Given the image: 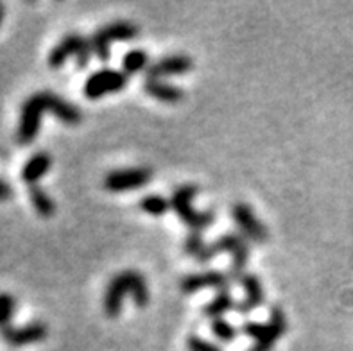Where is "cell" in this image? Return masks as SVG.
<instances>
[{
	"label": "cell",
	"mask_w": 353,
	"mask_h": 351,
	"mask_svg": "<svg viewBox=\"0 0 353 351\" xmlns=\"http://www.w3.org/2000/svg\"><path fill=\"white\" fill-rule=\"evenodd\" d=\"M45 112H50L54 117L65 124H79L81 112L74 104L65 101L52 92H36L23 103L20 110V122H18L17 140L22 146L29 143L38 137L41 126V117Z\"/></svg>",
	"instance_id": "6da1fadb"
},
{
	"label": "cell",
	"mask_w": 353,
	"mask_h": 351,
	"mask_svg": "<svg viewBox=\"0 0 353 351\" xmlns=\"http://www.w3.org/2000/svg\"><path fill=\"white\" fill-rule=\"evenodd\" d=\"M131 294L133 303L139 308H145L149 305L151 294H149L148 281L139 271L128 269V271L117 272L112 280L108 281L104 290L103 308L108 317H117L124 307V298Z\"/></svg>",
	"instance_id": "7a4b0ae2"
},
{
	"label": "cell",
	"mask_w": 353,
	"mask_h": 351,
	"mask_svg": "<svg viewBox=\"0 0 353 351\" xmlns=\"http://www.w3.org/2000/svg\"><path fill=\"white\" fill-rule=\"evenodd\" d=\"M197 196L196 185H181L176 188L170 196V206L174 210V214L185 226L190 228V232L201 233L205 228L212 226L215 221V214L212 210H197L192 205V201Z\"/></svg>",
	"instance_id": "3957f363"
},
{
	"label": "cell",
	"mask_w": 353,
	"mask_h": 351,
	"mask_svg": "<svg viewBox=\"0 0 353 351\" xmlns=\"http://www.w3.org/2000/svg\"><path fill=\"white\" fill-rule=\"evenodd\" d=\"M92 54H94V50H92L90 38H85V36L77 34V32H70V34L63 36L59 43L50 50L47 63H49L50 68H59L65 65V61L70 56H74L77 67L85 68L90 63Z\"/></svg>",
	"instance_id": "277c9868"
},
{
	"label": "cell",
	"mask_w": 353,
	"mask_h": 351,
	"mask_svg": "<svg viewBox=\"0 0 353 351\" xmlns=\"http://www.w3.org/2000/svg\"><path fill=\"white\" fill-rule=\"evenodd\" d=\"M139 36V27L133 26L131 22H125V20H119V22H112L108 26H103L97 32L92 34L90 38V43H92V50L97 56L101 61L106 63L110 59V47H112L113 41H125L133 40Z\"/></svg>",
	"instance_id": "5b68a950"
},
{
	"label": "cell",
	"mask_w": 353,
	"mask_h": 351,
	"mask_svg": "<svg viewBox=\"0 0 353 351\" xmlns=\"http://www.w3.org/2000/svg\"><path fill=\"white\" fill-rule=\"evenodd\" d=\"M217 253H230L232 257V267H230V274L233 280H241L242 276L246 274V265L250 260V244L248 239L241 233H224L223 237L214 242Z\"/></svg>",
	"instance_id": "8992f818"
},
{
	"label": "cell",
	"mask_w": 353,
	"mask_h": 351,
	"mask_svg": "<svg viewBox=\"0 0 353 351\" xmlns=\"http://www.w3.org/2000/svg\"><path fill=\"white\" fill-rule=\"evenodd\" d=\"M128 86V74L115 68H103L90 74L85 83V95L92 101L101 99L104 95L117 94Z\"/></svg>",
	"instance_id": "52a82bcc"
},
{
	"label": "cell",
	"mask_w": 353,
	"mask_h": 351,
	"mask_svg": "<svg viewBox=\"0 0 353 351\" xmlns=\"http://www.w3.org/2000/svg\"><path fill=\"white\" fill-rule=\"evenodd\" d=\"M152 179V170L148 167H131V169H117L106 174L103 185L108 192L124 194L145 187Z\"/></svg>",
	"instance_id": "ba28073f"
},
{
	"label": "cell",
	"mask_w": 353,
	"mask_h": 351,
	"mask_svg": "<svg viewBox=\"0 0 353 351\" xmlns=\"http://www.w3.org/2000/svg\"><path fill=\"white\" fill-rule=\"evenodd\" d=\"M232 219L233 223L237 224L241 230V235L246 237L248 240L255 242V244H265L269 239L268 228L260 223L253 208L246 203H235L232 206Z\"/></svg>",
	"instance_id": "9c48e42d"
},
{
	"label": "cell",
	"mask_w": 353,
	"mask_h": 351,
	"mask_svg": "<svg viewBox=\"0 0 353 351\" xmlns=\"http://www.w3.org/2000/svg\"><path fill=\"white\" fill-rule=\"evenodd\" d=\"M232 281L233 276L230 274V271L224 272L219 269H210V271L192 272L185 276L181 280V290L183 294H196L206 289H217L221 292L228 289Z\"/></svg>",
	"instance_id": "30bf717a"
},
{
	"label": "cell",
	"mask_w": 353,
	"mask_h": 351,
	"mask_svg": "<svg viewBox=\"0 0 353 351\" xmlns=\"http://www.w3.org/2000/svg\"><path fill=\"white\" fill-rule=\"evenodd\" d=\"M47 334H49V328L41 321H32V323H27V325L22 326L9 325L6 328H0V337H2V341L13 348L40 343L43 339H47Z\"/></svg>",
	"instance_id": "8fae6325"
},
{
	"label": "cell",
	"mask_w": 353,
	"mask_h": 351,
	"mask_svg": "<svg viewBox=\"0 0 353 351\" xmlns=\"http://www.w3.org/2000/svg\"><path fill=\"white\" fill-rule=\"evenodd\" d=\"M194 67L192 59L187 54H170L158 59L148 68V79H163V77L183 76Z\"/></svg>",
	"instance_id": "7c38bea8"
},
{
	"label": "cell",
	"mask_w": 353,
	"mask_h": 351,
	"mask_svg": "<svg viewBox=\"0 0 353 351\" xmlns=\"http://www.w3.org/2000/svg\"><path fill=\"white\" fill-rule=\"evenodd\" d=\"M287 330V319L285 314L280 307H273L269 312V321H268V330H265L264 337L256 341L250 351H271L276 344L278 339H282L285 335Z\"/></svg>",
	"instance_id": "4fadbf2b"
},
{
	"label": "cell",
	"mask_w": 353,
	"mask_h": 351,
	"mask_svg": "<svg viewBox=\"0 0 353 351\" xmlns=\"http://www.w3.org/2000/svg\"><path fill=\"white\" fill-rule=\"evenodd\" d=\"M241 283L244 287V299L237 303V310L241 314H250V312L262 307L265 301V292L259 276L253 274V272H246L241 278Z\"/></svg>",
	"instance_id": "5bb4252c"
},
{
	"label": "cell",
	"mask_w": 353,
	"mask_h": 351,
	"mask_svg": "<svg viewBox=\"0 0 353 351\" xmlns=\"http://www.w3.org/2000/svg\"><path fill=\"white\" fill-rule=\"evenodd\" d=\"M50 167H52V156L49 152H34V154L26 161V165L22 167V172H20V178L26 185L29 187H34L38 185L45 174L49 172Z\"/></svg>",
	"instance_id": "9a60e30c"
},
{
	"label": "cell",
	"mask_w": 353,
	"mask_h": 351,
	"mask_svg": "<svg viewBox=\"0 0 353 351\" xmlns=\"http://www.w3.org/2000/svg\"><path fill=\"white\" fill-rule=\"evenodd\" d=\"M143 90L148 95L165 104H178L185 97L183 90L170 85V83H165L163 79H145L143 81Z\"/></svg>",
	"instance_id": "2e32d148"
},
{
	"label": "cell",
	"mask_w": 353,
	"mask_h": 351,
	"mask_svg": "<svg viewBox=\"0 0 353 351\" xmlns=\"http://www.w3.org/2000/svg\"><path fill=\"white\" fill-rule=\"evenodd\" d=\"M235 307V299H233L232 292L228 289L221 290V292L215 294V298L210 303H206L203 307V316L208 317V319H223V316L226 312H230Z\"/></svg>",
	"instance_id": "e0dca14e"
},
{
	"label": "cell",
	"mask_w": 353,
	"mask_h": 351,
	"mask_svg": "<svg viewBox=\"0 0 353 351\" xmlns=\"http://www.w3.org/2000/svg\"><path fill=\"white\" fill-rule=\"evenodd\" d=\"M29 199H31L32 208H34L41 217L49 219L56 214V203H54V199L43 190V188L38 187V185L29 187Z\"/></svg>",
	"instance_id": "ac0fdd59"
},
{
	"label": "cell",
	"mask_w": 353,
	"mask_h": 351,
	"mask_svg": "<svg viewBox=\"0 0 353 351\" xmlns=\"http://www.w3.org/2000/svg\"><path fill=\"white\" fill-rule=\"evenodd\" d=\"M140 210L145 212L148 215H152V217H161L165 215L172 206H170V199H165L160 194H148L143 196L139 203Z\"/></svg>",
	"instance_id": "d6986e66"
},
{
	"label": "cell",
	"mask_w": 353,
	"mask_h": 351,
	"mask_svg": "<svg viewBox=\"0 0 353 351\" xmlns=\"http://www.w3.org/2000/svg\"><path fill=\"white\" fill-rule=\"evenodd\" d=\"M148 61L149 56L145 50L133 49L130 50V52H125V56L122 58V68H124V72L128 76H130V74H139L143 68H149Z\"/></svg>",
	"instance_id": "ffe728a7"
},
{
	"label": "cell",
	"mask_w": 353,
	"mask_h": 351,
	"mask_svg": "<svg viewBox=\"0 0 353 351\" xmlns=\"http://www.w3.org/2000/svg\"><path fill=\"white\" fill-rule=\"evenodd\" d=\"M212 334L219 339L221 343H232L239 335V330L223 317V319L212 321Z\"/></svg>",
	"instance_id": "44dd1931"
},
{
	"label": "cell",
	"mask_w": 353,
	"mask_h": 351,
	"mask_svg": "<svg viewBox=\"0 0 353 351\" xmlns=\"http://www.w3.org/2000/svg\"><path fill=\"white\" fill-rule=\"evenodd\" d=\"M206 242L205 239H203V235L199 232H190L187 235V239H185L183 242V251L188 254V257L192 258H199L203 253H205L206 249Z\"/></svg>",
	"instance_id": "7402d4cb"
},
{
	"label": "cell",
	"mask_w": 353,
	"mask_h": 351,
	"mask_svg": "<svg viewBox=\"0 0 353 351\" xmlns=\"http://www.w3.org/2000/svg\"><path fill=\"white\" fill-rule=\"evenodd\" d=\"M14 308H17V299L13 294L0 292V328L9 326V321L13 317Z\"/></svg>",
	"instance_id": "603a6c76"
},
{
	"label": "cell",
	"mask_w": 353,
	"mask_h": 351,
	"mask_svg": "<svg viewBox=\"0 0 353 351\" xmlns=\"http://www.w3.org/2000/svg\"><path fill=\"white\" fill-rule=\"evenodd\" d=\"M242 334L246 335V337L253 339V341H260V339L264 337L265 330H268V323H259V321H246L244 325L241 326Z\"/></svg>",
	"instance_id": "cb8c5ba5"
},
{
	"label": "cell",
	"mask_w": 353,
	"mask_h": 351,
	"mask_svg": "<svg viewBox=\"0 0 353 351\" xmlns=\"http://www.w3.org/2000/svg\"><path fill=\"white\" fill-rule=\"evenodd\" d=\"M188 351H223L219 346L208 343L206 339L199 337V335H190L187 341Z\"/></svg>",
	"instance_id": "d4e9b609"
},
{
	"label": "cell",
	"mask_w": 353,
	"mask_h": 351,
	"mask_svg": "<svg viewBox=\"0 0 353 351\" xmlns=\"http://www.w3.org/2000/svg\"><path fill=\"white\" fill-rule=\"evenodd\" d=\"M11 196H13V188H11V185L0 178V201H8Z\"/></svg>",
	"instance_id": "484cf974"
},
{
	"label": "cell",
	"mask_w": 353,
	"mask_h": 351,
	"mask_svg": "<svg viewBox=\"0 0 353 351\" xmlns=\"http://www.w3.org/2000/svg\"><path fill=\"white\" fill-rule=\"evenodd\" d=\"M2 18H4V6L0 4V23H2Z\"/></svg>",
	"instance_id": "4316f807"
}]
</instances>
